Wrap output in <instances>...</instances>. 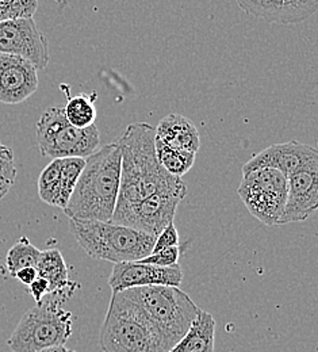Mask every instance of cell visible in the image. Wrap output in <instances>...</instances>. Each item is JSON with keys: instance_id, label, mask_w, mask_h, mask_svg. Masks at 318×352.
<instances>
[{"instance_id": "6da1fadb", "label": "cell", "mask_w": 318, "mask_h": 352, "mask_svg": "<svg viewBox=\"0 0 318 352\" xmlns=\"http://www.w3.org/2000/svg\"><path fill=\"white\" fill-rule=\"evenodd\" d=\"M121 149V188L117 204H130L153 195L184 198L182 177L170 175L159 164L155 151V126L130 124L117 140Z\"/></svg>"}, {"instance_id": "7a4b0ae2", "label": "cell", "mask_w": 318, "mask_h": 352, "mask_svg": "<svg viewBox=\"0 0 318 352\" xmlns=\"http://www.w3.org/2000/svg\"><path fill=\"white\" fill-rule=\"evenodd\" d=\"M121 188V149L117 141L99 148L86 159L76 187L63 209L69 220L113 219Z\"/></svg>"}, {"instance_id": "3957f363", "label": "cell", "mask_w": 318, "mask_h": 352, "mask_svg": "<svg viewBox=\"0 0 318 352\" xmlns=\"http://www.w3.org/2000/svg\"><path fill=\"white\" fill-rule=\"evenodd\" d=\"M80 289L72 282L60 290L46 294L41 302L29 309L21 318L7 346L12 352H38L65 346L72 335V313L64 304Z\"/></svg>"}, {"instance_id": "277c9868", "label": "cell", "mask_w": 318, "mask_h": 352, "mask_svg": "<svg viewBox=\"0 0 318 352\" xmlns=\"http://www.w3.org/2000/svg\"><path fill=\"white\" fill-rule=\"evenodd\" d=\"M99 344L103 352H168L163 333L148 316L125 298L113 293L107 309Z\"/></svg>"}, {"instance_id": "5b68a950", "label": "cell", "mask_w": 318, "mask_h": 352, "mask_svg": "<svg viewBox=\"0 0 318 352\" xmlns=\"http://www.w3.org/2000/svg\"><path fill=\"white\" fill-rule=\"evenodd\" d=\"M69 229L87 255L114 264L139 262L149 256L156 240L113 222L69 220Z\"/></svg>"}, {"instance_id": "8992f818", "label": "cell", "mask_w": 318, "mask_h": 352, "mask_svg": "<svg viewBox=\"0 0 318 352\" xmlns=\"http://www.w3.org/2000/svg\"><path fill=\"white\" fill-rule=\"evenodd\" d=\"M121 294L148 316L171 349L187 333L201 310L181 287L145 286Z\"/></svg>"}, {"instance_id": "52a82bcc", "label": "cell", "mask_w": 318, "mask_h": 352, "mask_svg": "<svg viewBox=\"0 0 318 352\" xmlns=\"http://www.w3.org/2000/svg\"><path fill=\"white\" fill-rule=\"evenodd\" d=\"M38 149L43 156L56 159H87L100 148L96 125L73 128L65 118L64 107H50L40 117L36 126Z\"/></svg>"}, {"instance_id": "ba28073f", "label": "cell", "mask_w": 318, "mask_h": 352, "mask_svg": "<svg viewBox=\"0 0 318 352\" xmlns=\"http://www.w3.org/2000/svg\"><path fill=\"white\" fill-rule=\"evenodd\" d=\"M238 195L255 219L277 226L287 198V177L271 168L252 171L242 175Z\"/></svg>"}, {"instance_id": "9c48e42d", "label": "cell", "mask_w": 318, "mask_h": 352, "mask_svg": "<svg viewBox=\"0 0 318 352\" xmlns=\"http://www.w3.org/2000/svg\"><path fill=\"white\" fill-rule=\"evenodd\" d=\"M182 197L153 195L130 204H117L110 222L156 237L174 222Z\"/></svg>"}, {"instance_id": "30bf717a", "label": "cell", "mask_w": 318, "mask_h": 352, "mask_svg": "<svg viewBox=\"0 0 318 352\" xmlns=\"http://www.w3.org/2000/svg\"><path fill=\"white\" fill-rule=\"evenodd\" d=\"M0 53L22 57L37 71L49 64V41L34 18L0 22Z\"/></svg>"}, {"instance_id": "8fae6325", "label": "cell", "mask_w": 318, "mask_h": 352, "mask_svg": "<svg viewBox=\"0 0 318 352\" xmlns=\"http://www.w3.org/2000/svg\"><path fill=\"white\" fill-rule=\"evenodd\" d=\"M264 168L275 170L287 179L302 170L318 168L317 149L294 140L273 144L253 155L242 166V175Z\"/></svg>"}, {"instance_id": "7c38bea8", "label": "cell", "mask_w": 318, "mask_h": 352, "mask_svg": "<svg viewBox=\"0 0 318 352\" xmlns=\"http://www.w3.org/2000/svg\"><path fill=\"white\" fill-rule=\"evenodd\" d=\"M182 280L183 270L179 263L170 267H157L139 262H129L114 264L109 278V286L113 293H121L145 286L181 287Z\"/></svg>"}, {"instance_id": "4fadbf2b", "label": "cell", "mask_w": 318, "mask_h": 352, "mask_svg": "<svg viewBox=\"0 0 318 352\" xmlns=\"http://www.w3.org/2000/svg\"><path fill=\"white\" fill-rule=\"evenodd\" d=\"M38 71L27 60L0 53V103L18 104L38 89Z\"/></svg>"}, {"instance_id": "5bb4252c", "label": "cell", "mask_w": 318, "mask_h": 352, "mask_svg": "<svg viewBox=\"0 0 318 352\" xmlns=\"http://www.w3.org/2000/svg\"><path fill=\"white\" fill-rule=\"evenodd\" d=\"M318 208V168L302 170L287 179V198L279 225L302 222Z\"/></svg>"}, {"instance_id": "9a60e30c", "label": "cell", "mask_w": 318, "mask_h": 352, "mask_svg": "<svg viewBox=\"0 0 318 352\" xmlns=\"http://www.w3.org/2000/svg\"><path fill=\"white\" fill-rule=\"evenodd\" d=\"M237 4L248 15L280 25L301 23L315 15L318 10L317 0H238Z\"/></svg>"}, {"instance_id": "2e32d148", "label": "cell", "mask_w": 318, "mask_h": 352, "mask_svg": "<svg viewBox=\"0 0 318 352\" xmlns=\"http://www.w3.org/2000/svg\"><path fill=\"white\" fill-rule=\"evenodd\" d=\"M155 137L175 149L196 153L201 148V137L196 126L181 114L164 117L155 128Z\"/></svg>"}, {"instance_id": "e0dca14e", "label": "cell", "mask_w": 318, "mask_h": 352, "mask_svg": "<svg viewBox=\"0 0 318 352\" xmlns=\"http://www.w3.org/2000/svg\"><path fill=\"white\" fill-rule=\"evenodd\" d=\"M216 321L206 311L199 310L190 329L168 352H214Z\"/></svg>"}, {"instance_id": "ac0fdd59", "label": "cell", "mask_w": 318, "mask_h": 352, "mask_svg": "<svg viewBox=\"0 0 318 352\" xmlns=\"http://www.w3.org/2000/svg\"><path fill=\"white\" fill-rule=\"evenodd\" d=\"M36 270L38 276L49 283L50 293L64 289L71 283L68 267L58 250L41 251Z\"/></svg>"}, {"instance_id": "d6986e66", "label": "cell", "mask_w": 318, "mask_h": 352, "mask_svg": "<svg viewBox=\"0 0 318 352\" xmlns=\"http://www.w3.org/2000/svg\"><path fill=\"white\" fill-rule=\"evenodd\" d=\"M155 151H156L157 162L164 168V171H167L170 175L178 176V177H182L192 168L196 157V153L171 148L163 144L161 141L156 140V137H155Z\"/></svg>"}, {"instance_id": "ffe728a7", "label": "cell", "mask_w": 318, "mask_h": 352, "mask_svg": "<svg viewBox=\"0 0 318 352\" xmlns=\"http://www.w3.org/2000/svg\"><path fill=\"white\" fill-rule=\"evenodd\" d=\"M96 94H80L71 98L64 107V114L67 121L78 129H84L95 125L96 107H95Z\"/></svg>"}, {"instance_id": "44dd1931", "label": "cell", "mask_w": 318, "mask_h": 352, "mask_svg": "<svg viewBox=\"0 0 318 352\" xmlns=\"http://www.w3.org/2000/svg\"><path fill=\"white\" fill-rule=\"evenodd\" d=\"M40 255H41V250L34 247L29 241V239L23 236L7 252V256H5L7 270L11 274V276H14L15 272H18L22 268H27V267L36 268Z\"/></svg>"}, {"instance_id": "7402d4cb", "label": "cell", "mask_w": 318, "mask_h": 352, "mask_svg": "<svg viewBox=\"0 0 318 352\" xmlns=\"http://www.w3.org/2000/svg\"><path fill=\"white\" fill-rule=\"evenodd\" d=\"M86 159H61V173H60V197L58 208L64 209L76 187V183L84 168Z\"/></svg>"}, {"instance_id": "603a6c76", "label": "cell", "mask_w": 318, "mask_h": 352, "mask_svg": "<svg viewBox=\"0 0 318 352\" xmlns=\"http://www.w3.org/2000/svg\"><path fill=\"white\" fill-rule=\"evenodd\" d=\"M60 173H61V159L52 160L44 168L38 177V195L43 202L50 206L58 208L60 197Z\"/></svg>"}, {"instance_id": "cb8c5ba5", "label": "cell", "mask_w": 318, "mask_h": 352, "mask_svg": "<svg viewBox=\"0 0 318 352\" xmlns=\"http://www.w3.org/2000/svg\"><path fill=\"white\" fill-rule=\"evenodd\" d=\"M38 8L36 0H0V22L30 19Z\"/></svg>"}, {"instance_id": "d4e9b609", "label": "cell", "mask_w": 318, "mask_h": 352, "mask_svg": "<svg viewBox=\"0 0 318 352\" xmlns=\"http://www.w3.org/2000/svg\"><path fill=\"white\" fill-rule=\"evenodd\" d=\"M16 167L14 152L10 146L0 142V199H3L15 184Z\"/></svg>"}, {"instance_id": "484cf974", "label": "cell", "mask_w": 318, "mask_h": 352, "mask_svg": "<svg viewBox=\"0 0 318 352\" xmlns=\"http://www.w3.org/2000/svg\"><path fill=\"white\" fill-rule=\"evenodd\" d=\"M179 247V233L175 226V223H170L167 228H164L155 240L152 254H157L160 251L168 250V248H175Z\"/></svg>"}, {"instance_id": "4316f807", "label": "cell", "mask_w": 318, "mask_h": 352, "mask_svg": "<svg viewBox=\"0 0 318 352\" xmlns=\"http://www.w3.org/2000/svg\"><path fill=\"white\" fill-rule=\"evenodd\" d=\"M181 256V248H168L164 251H160L157 254H150L149 256L144 258L139 261V263L150 264V265H157V267H170L174 264L178 263Z\"/></svg>"}, {"instance_id": "83f0119b", "label": "cell", "mask_w": 318, "mask_h": 352, "mask_svg": "<svg viewBox=\"0 0 318 352\" xmlns=\"http://www.w3.org/2000/svg\"><path fill=\"white\" fill-rule=\"evenodd\" d=\"M27 287H29V293H30L32 297L34 298L36 304L41 302V300L45 297L46 294L50 293V290H49V283L46 282L44 278H40V276H38L30 286H27Z\"/></svg>"}, {"instance_id": "f1b7e54d", "label": "cell", "mask_w": 318, "mask_h": 352, "mask_svg": "<svg viewBox=\"0 0 318 352\" xmlns=\"http://www.w3.org/2000/svg\"><path fill=\"white\" fill-rule=\"evenodd\" d=\"M14 278H16L22 285L30 286L38 278V274L34 267H27V268H22L18 272H15Z\"/></svg>"}, {"instance_id": "f546056e", "label": "cell", "mask_w": 318, "mask_h": 352, "mask_svg": "<svg viewBox=\"0 0 318 352\" xmlns=\"http://www.w3.org/2000/svg\"><path fill=\"white\" fill-rule=\"evenodd\" d=\"M38 352H75L73 350H71V349H68V347H65V346H60V347H52V349H46V350H43V351Z\"/></svg>"}]
</instances>
